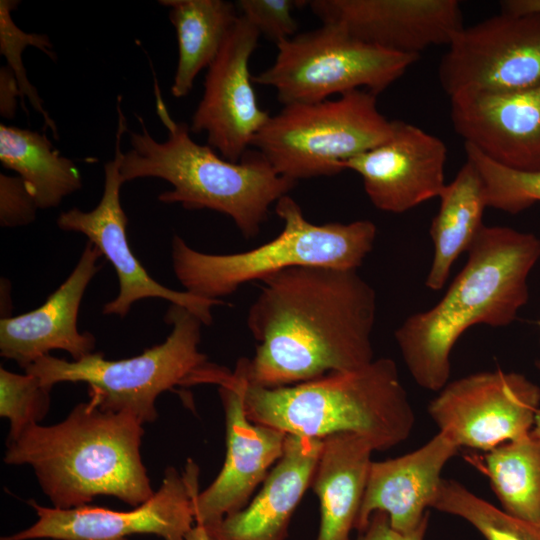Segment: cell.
I'll return each instance as SVG.
<instances>
[{
    "instance_id": "7",
    "label": "cell",
    "mask_w": 540,
    "mask_h": 540,
    "mask_svg": "<svg viewBox=\"0 0 540 540\" xmlns=\"http://www.w3.org/2000/svg\"><path fill=\"white\" fill-rule=\"evenodd\" d=\"M275 212L283 222L279 235L244 252L204 253L174 235L172 267L185 291L220 300L247 282L261 281L293 267L357 270L374 246L377 228L370 220L316 225L305 218L299 204L289 195L275 203Z\"/></svg>"
},
{
    "instance_id": "36",
    "label": "cell",
    "mask_w": 540,
    "mask_h": 540,
    "mask_svg": "<svg viewBox=\"0 0 540 540\" xmlns=\"http://www.w3.org/2000/svg\"><path fill=\"white\" fill-rule=\"evenodd\" d=\"M186 540H210V538L203 526L195 524L187 534Z\"/></svg>"
},
{
    "instance_id": "23",
    "label": "cell",
    "mask_w": 540,
    "mask_h": 540,
    "mask_svg": "<svg viewBox=\"0 0 540 540\" xmlns=\"http://www.w3.org/2000/svg\"><path fill=\"white\" fill-rule=\"evenodd\" d=\"M438 198L439 210L429 230L434 256L425 281L431 290L444 287L452 265L462 252L468 251L483 227L482 216L488 207L483 178L469 159Z\"/></svg>"
},
{
    "instance_id": "20",
    "label": "cell",
    "mask_w": 540,
    "mask_h": 540,
    "mask_svg": "<svg viewBox=\"0 0 540 540\" xmlns=\"http://www.w3.org/2000/svg\"><path fill=\"white\" fill-rule=\"evenodd\" d=\"M459 446L437 432L419 448L383 461H372L355 529L361 532L375 512L388 515L391 527L410 534L428 521L442 471Z\"/></svg>"
},
{
    "instance_id": "30",
    "label": "cell",
    "mask_w": 540,
    "mask_h": 540,
    "mask_svg": "<svg viewBox=\"0 0 540 540\" xmlns=\"http://www.w3.org/2000/svg\"><path fill=\"white\" fill-rule=\"evenodd\" d=\"M51 389L29 373L0 368V416L8 419L6 444L14 442L27 428L40 424L50 407Z\"/></svg>"
},
{
    "instance_id": "24",
    "label": "cell",
    "mask_w": 540,
    "mask_h": 540,
    "mask_svg": "<svg viewBox=\"0 0 540 540\" xmlns=\"http://www.w3.org/2000/svg\"><path fill=\"white\" fill-rule=\"evenodd\" d=\"M169 8L176 31L178 61L171 87L176 98L188 95L195 78L218 55L239 17L236 4L224 0H160Z\"/></svg>"
},
{
    "instance_id": "35",
    "label": "cell",
    "mask_w": 540,
    "mask_h": 540,
    "mask_svg": "<svg viewBox=\"0 0 540 540\" xmlns=\"http://www.w3.org/2000/svg\"><path fill=\"white\" fill-rule=\"evenodd\" d=\"M501 7L514 14L540 13V0H508L501 2Z\"/></svg>"
},
{
    "instance_id": "29",
    "label": "cell",
    "mask_w": 540,
    "mask_h": 540,
    "mask_svg": "<svg viewBox=\"0 0 540 540\" xmlns=\"http://www.w3.org/2000/svg\"><path fill=\"white\" fill-rule=\"evenodd\" d=\"M19 3V0L0 1V54L5 57L7 66L16 77L23 110L28 114L25 106V98H28L32 107L42 115L45 127H49L54 137L58 139L56 123L44 108L43 100L39 96L37 89L28 80L21 55L26 47L33 46L41 50L53 61H56L57 57L47 35L26 33L14 23L11 14Z\"/></svg>"
},
{
    "instance_id": "12",
    "label": "cell",
    "mask_w": 540,
    "mask_h": 540,
    "mask_svg": "<svg viewBox=\"0 0 540 540\" xmlns=\"http://www.w3.org/2000/svg\"><path fill=\"white\" fill-rule=\"evenodd\" d=\"M427 410L438 431L459 448L487 452L531 432L540 413V387L517 372H476L449 381Z\"/></svg>"
},
{
    "instance_id": "2",
    "label": "cell",
    "mask_w": 540,
    "mask_h": 540,
    "mask_svg": "<svg viewBox=\"0 0 540 540\" xmlns=\"http://www.w3.org/2000/svg\"><path fill=\"white\" fill-rule=\"evenodd\" d=\"M465 266L432 308L415 313L395 331L413 380L434 392L448 382L450 356L470 327H505L528 302V276L540 258V239L505 226H485L468 249Z\"/></svg>"
},
{
    "instance_id": "27",
    "label": "cell",
    "mask_w": 540,
    "mask_h": 540,
    "mask_svg": "<svg viewBox=\"0 0 540 540\" xmlns=\"http://www.w3.org/2000/svg\"><path fill=\"white\" fill-rule=\"evenodd\" d=\"M432 508L467 521L486 540H540V522L510 515L455 479H442Z\"/></svg>"
},
{
    "instance_id": "32",
    "label": "cell",
    "mask_w": 540,
    "mask_h": 540,
    "mask_svg": "<svg viewBox=\"0 0 540 540\" xmlns=\"http://www.w3.org/2000/svg\"><path fill=\"white\" fill-rule=\"evenodd\" d=\"M38 206L26 182L19 176L0 174V224L18 227L33 222Z\"/></svg>"
},
{
    "instance_id": "6",
    "label": "cell",
    "mask_w": 540,
    "mask_h": 540,
    "mask_svg": "<svg viewBox=\"0 0 540 540\" xmlns=\"http://www.w3.org/2000/svg\"><path fill=\"white\" fill-rule=\"evenodd\" d=\"M171 331L164 342L141 354L106 359L94 352L79 360L46 355L25 372L49 389L58 383H85L89 400L103 411L129 413L143 424L157 419L156 401L177 386L220 385L229 370L200 352L202 321L187 308L171 304L164 318Z\"/></svg>"
},
{
    "instance_id": "8",
    "label": "cell",
    "mask_w": 540,
    "mask_h": 540,
    "mask_svg": "<svg viewBox=\"0 0 540 540\" xmlns=\"http://www.w3.org/2000/svg\"><path fill=\"white\" fill-rule=\"evenodd\" d=\"M375 94L358 89L335 100L284 105L252 145L275 171L298 181L342 172L343 163L388 140L395 128Z\"/></svg>"
},
{
    "instance_id": "17",
    "label": "cell",
    "mask_w": 540,
    "mask_h": 540,
    "mask_svg": "<svg viewBox=\"0 0 540 540\" xmlns=\"http://www.w3.org/2000/svg\"><path fill=\"white\" fill-rule=\"evenodd\" d=\"M447 148L419 127L395 121L392 136L345 163L358 173L364 190L379 210L403 213L439 197L445 183Z\"/></svg>"
},
{
    "instance_id": "4",
    "label": "cell",
    "mask_w": 540,
    "mask_h": 540,
    "mask_svg": "<svg viewBox=\"0 0 540 540\" xmlns=\"http://www.w3.org/2000/svg\"><path fill=\"white\" fill-rule=\"evenodd\" d=\"M156 112L168 131L156 141L137 116L141 131H129L130 149L123 153L120 174L124 182L155 177L173 189L158 196L165 204L185 209H211L230 217L245 238L255 237L269 208L296 186L278 174L260 152L247 153L239 162L218 156L210 146L196 143L190 127L175 122L154 77Z\"/></svg>"
},
{
    "instance_id": "34",
    "label": "cell",
    "mask_w": 540,
    "mask_h": 540,
    "mask_svg": "<svg viewBox=\"0 0 540 540\" xmlns=\"http://www.w3.org/2000/svg\"><path fill=\"white\" fill-rule=\"evenodd\" d=\"M20 97L18 82L12 70L7 66L0 68V114L12 119L17 109L16 98Z\"/></svg>"
},
{
    "instance_id": "33",
    "label": "cell",
    "mask_w": 540,
    "mask_h": 540,
    "mask_svg": "<svg viewBox=\"0 0 540 540\" xmlns=\"http://www.w3.org/2000/svg\"><path fill=\"white\" fill-rule=\"evenodd\" d=\"M427 524L428 521L410 534H401L391 527L388 515L378 511L372 514L368 525L359 532L356 540H424Z\"/></svg>"
},
{
    "instance_id": "22",
    "label": "cell",
    "mask_w": 540,
    "mask_h": 540,
    "mask_svg": "<svg viewBox=\"0 0 540 540\" xmlns=\"http://www.w3.org/2000/svg\"><path fill=\"white\" fill-rule=\"evenodd\" d=\"M373 452L370 443L355 434L341 433L323 439L311 482L320 503L316 540H350Z\"/></svg>"
},
{
    "instance_id": "18",
    "label": "cell",
    "mask_w": 540,
    "mask_h": 540,
    "mask_svg": "<svg viewBox=\"0 0 540 540\" xmlns=\"http://www.w3.org/2000/svg\"><path fill=\"white\" fill-rule=\"evenodd\" d=\"M456 133L490 160L509 169L540 171V84L512 92L450 97Z\"/></svg>"
},
{
    "instance_id": "5",
    "label": "cell",
    "mask_w": 540,
    "mask_h": 540,
    "mask_svg": "<svg viewBox=\"0 0 540 540\" xmlns=\"http://www.w3.org/2000/svg\"><path fill=\"white\" fill-rule=\"evenodd\" d=\"M233 374L242 386L247 417L287 435L324 439L351 433L374 451H384L406 441L415 425L412 404L390 358L274 388Z\"/></svg>"
},
{
    "instance_id": "31",
    "label": "cell",
    "mask_w": 540,
    "mask_h": 540,
    "mask_svg": "<svg viewBox=\"0 0 540 540\" xmlns=\"http://www.w3.org/2000/svg\"><path fill=\"white\" fill-rule=\"evenodd\" d=\"M294 0H239L237 9L260 35L276 44L295 36L298 25L292 10L300 6Z\"/></svg>"
},
{
    "instance_id": "37",
    "label": "cell",
    "mask_w": 540,
    "mask_h": 540,
    "mask_svg": "<svg viewBox=\"0 0 540 540\" xmlns=\"http://www.w3.org/2000/svg\"><path fill=\"white\" fill-rule=\"evenodd\" d=\"M531 434L540 439V413L537 415L535 419V423L531 430Z\"/></svg>"
},
{
    "instance_id": "10",
    "label": "cell",
    "mask_w": 540,
    "mask_h": 540,
    "mask_svg": "<svg viewBox=\"0 0 540 540\" xmlns=\"http://www.w3.org/2000/svg\"><path fill=\"white\" fill-rule=\"evenodd\" d=\"M198 475V467L191 460L183 472L172 466L166 468L153 496L127 511L90 505L60 509L30 500L37 515L35 523L0 540H129L141 534L161 540H186L195 525Z\"/></svg>"
},
{
    "instance_id": "28",
    "label": "cell",
    "mask_w": 540,
    "mask_h": 540,
    "mask_svg": "<svg viewBox=\"0 0 540 540\" xmlns=\"http://www.w3.org/2000/svg\"><path fill=\"white\" fill-rule=\"evenodd\" d=\"M464 145L466 158L476 165L483 178L488 207L517 214L540 202V171L506 168L474 147Z\"/></svg>"
},
{
    "instance_id": "38",
    "label": "cell",
    "mask_w": 540,
    "mask_h": 540,
    "mask_svg": "<svg viewBox=\"0 0 540 540\" xmlns=\"http://www.w3.org/2000/svg\"><path fill=\"white\" fill-rule=\"evenodd\" d=\"M538 326L540 328V321L538 322ZM536 366L540 369V360L536 362Z\"/></svg>"
},
{
    "instance_id": "25",
    "label": "cell",
    "mask_w": 540,
    "mask_h": 540,
    "mask_svg": "<svg viewBox=\"0 0 540 540\" xmlns=\"http://www.w3.org/2000/svg\"><path fill=\"white\" fill-rule=\"evenodd\" d=\"M0 161L26 182L39 209L59 206L82 187L74 162L61 155L45 132L1 124Z\"/></svg>"
},
{
    "instance_id": "15",
    "label": "cell",
    "mask_w": 540,
    "mask_h": 540,
    "mask_svg": "<svg viewBox=\"0 0 540 540\" xmlns=\"http://www.w3.org/2000/svg\"><path fill=\"white\" fill-rule=\"evenodd\" d=\"M304 4L322 23L338 24L363 43L406 55L448 46L464 27L456 0H310Z\"/></svg>"
},
{
    "instance_id": "16",
    "label": "cell",
    "mask_w": 540,
    "mask_h": 540,
    "mask_svg": "<svg viewBox=\"0 0 540 540\" xmlns=\"http://www.w3.org/2000/svg\"><path fill=\"white\" fill-rule=\"evenodd\" d=\"M225 412L226 456L215 480L194 497L195 524L208 526L241 510L284 451L287 434L252 422L240 381L230 371L219 385Z\"/></svg>"
},
{
    "instance_id": "21",
    "label": "cell",
    "mask_w": 540,
    "mask_h": 540,
    "mask_svg": "<svg viewBox=\"0 0 540 540\" xmlns=\"http://www.w3.org/2000/svg\"><path fill=\"white\" fill-rule=\"evenodd\" d=\"M322 445L323 439L287 435L282 456L254 499L203 526L210 540H285L291 517L311 486Z\"/></svg>"
},
{
    "instance_id": "26",
    "label": "cell",
    "mask_w": 540,
    "mask_h": 540,
    "mask_svg": "<svg viewBox=\"0 0 540 540\" xmlns=\"http://www.w3.org/2000/svg\"><path fill=\"white\" fill-rule=\"evenodd\" d=\"M489 479L502 509L540 522V439L531 432L484 452L474 463Z\"/></svg>"
},
{
    "instance_id": "3",
    "label": "cell",
    "mask_w": 540,
    "mask_h": 540,
    "mask_svg": "<svg viewBox=\"0 0 540 540\" xmlns=\"http://www.w3.org/2000/svg\"><path fill=\"white\" fill-rule=\"evenodd\" d=\"M143 435L135 416L87 401L56 424L27 428L6 444L3 460L29 465L52 507L85 506L98 496L135 507L155 492L141 456Z\"/></svg>"
},
{
    "instance_id": "11",
    "label": "cell",
    "mask_w": 540,
    "mask_h": 540,
    "mask_svg": "<svg viewBox=\"0 0 540 540\" xmlns=\"http://www.w3.org/2000/svg\"><path fill=\"white\" fill-rule=\"evenodd\" d=\"M438 66L449 96L503 93L540 84V13L501 11L463 27Z\"/></svg>"
},
{
    "instance_id": "1",
    "label": "cell",
    "mask_w": 540,
    "mask_h": 540,
    "mask_svg": "<svg viewBox=\"0 0 540 540\" xmlns=\"http://www.w3.org/2000/svg\"><path fill=\"white\" fill-rule=\"evenodd\" d=\"M261 282L247 316L256 352L234 370L248 383L289 386L374 360L376 293L357 270L301 266Z\"/></svg>"
},
{
    "instance_id": "9",
    "label": "cell",
    "mask_w": 540,
    "mask_h": 540,
    "mask_svg": "<svg viewBox=\"0 0 540 540\" xmlns=\"http://www.w3.org/2000/svg\"><path fill=\"white\" fill-rule=\"evenodd\" d=\"M276 46L274 63L252 80L272 87L283 105L317 103L362 87L378 95L419 57L368 45L334 23Z\"/></svg>"
},
{
    "instance_id": "13",
    "label": "cell",
    "mask_w": 540,
    "mask_h": 540,
    "mask_svg": "<svg viewBox=\"0 0 540 540\" xmlns=\"http://www.w3.org/2000/svg\"><path fill=\"white\" fill-rule=\"evenodd\" d=\"M118 128L116 132L114 158L104 165L105 181L102 197L95 208L82 211L72 208L62 212L57 218V226L63 231L78 232L88 238L114 267L119 293L107 302L102 313L124 318L132 305L145 298H161L171 304L187 308L204 325H211V309L223 304L221 300H210L195 296L187 291L170 289L154 280L135 257L128 243L126 226L128 218L120 202V189L125 183L120 174L123 152L121 139L127 132L126 118L121 110V98H118Z\"/></svg>"
},
{
    "instance_id": "19",
    "label": "cell",
    "mask_w": 540,
    "mask_h": 540,
    "mask_svg": "<svg viewBox=\"0 0 540 540\" xmlns=\"http://www.w3.org/2000/svg\"><path fill=\"white\" fill-rule=\"evenodd\" d=\"M100 251L87 242L75 268L38 308L0 320V354L24 370L52 350L72 360L94 353L96 339L78 330V314L85 291L100 269Z\"/></svg>"
},
{
    "instance_id": "14",
    "label": "cell",
    "mask_w": 540,
    "mask_h": 540,
    "mask_svg": "<svg viewBox=\"0 0 540 540\" xmlns=\"http://www.w3.org/2000/svg\"><path fill=\"white\" fill-rule=\"evenodd\" d=\"M260 33L239 15L218 55L207 68L203 96L190 131L205 132L221 157L239 162L270 115L258 105L249 71Z\"/></svg>"
}]
</instances>
